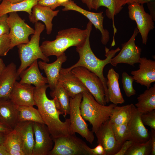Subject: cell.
I'll list each match as a JSON object with an SVG mask.
<instances>
[{
	"label": "cell",
	"mask_w": 155,
	"mask_h": 155,
	"mask_svg": "<svg viewBox=\"0 0 155 155\" xmlns=\"http://www.w3.org/2000/svg\"><path fill=\"white\" fill-rule=\"evenodd\" d=\"M35 87L32 85L21 84L16 81L10 95V99L16 105H36L34 99Z\"/></svg>",
	"instance_id": "cell-17"
},
{
	"label": "cell",
	"mask_w": 155,
	"mask_h": 155,
	"mask_svg": "<svg viewBox=\"0 0 155 155\" xmlns=\"http://www.w3.org/2000/svg\"><path fill=\"white\" fill-rule=\"evenodd\" d=\"M147 5L150 12V15L152 16L154 21H155V1L148 2Z\"/></svg>",
	"instance_id": "cell-43"
},
{
	"label": "cell",
	"mask_w": 155,
	"mask_h": 155,
	"mask_svg": "<svg viewBox=\"0 0 155 155\" xmlns=\"http://www.w3.org/2000/svg\"><path fill=\"white\" fill-rule=\"evenodd\" d=\"M38 4L48 7L53 10L57 7L61 6L58 0H39Z\"/></svg>",
	"instance_id": "cell-39"
},
{
	"label": "cell",
	"mask_w": 155,
	"mask_h": 155,
	"mask_svg": "<svg viewBox=\"0 0 155 155\" xmlns=\"http://www.w3.org/2000/svg\"><path fill=\"white\" fill-rule=\"evenodd\" d=\"M50 94L54 99L58 111L65 118L67 115H69L70 110V97L68 94L58 82L55 87L50 92Z\"/></svg>",
	"instance_id": "cell-27"
},
{
	"label": "cell",
	"mask_w": 155,
	"mask_h": 155,
	"mask_svg": "<svg viewBox=\"0 0 155 155\" xmlns=\"http://www.w3.org/2000/svg\"><path fill=\"white\" fill-rule=\"evenodd\" d=\"M3 59L0 58V75L6 67Z\"/></svg>",
	"instance_id": "cell-49"
},
{
	"label": "cell",
	"mask_w": 155,
	"mask_h": 155,
	"mask_svg": "<svg viewBox=\"0 0 155 155\" xmlns=\"http://www.w3.org/2000/svg\"><path fill=\"white\" fill-rule=\"evenodd\" d=\"M154 0H125V4L128 5L134 3H137L141 4L154 1Z\"/></svg>",
	"instance_id": "cell-44"
},
{
	"label": "cell",
	"mask_w": 155,
	"mask_h": 155,
	"mask_svg": "<svg viewBox=\"0 0 155 155\" xmlns=\"http://www.w3.org/2000/svg\"><path fill=\"white\" fill-rule=\"evenodd\" d=\"M33 129L35 140L32 155H48L53 143L47 126L44 123L33 122Z\"/></svg>",
	"instance_id": "cell-13"
},
{
	"label": "cell",
	"mask_w": 155,
	"mask_h": 155,
	"mask_svg": "<svg viewBox=\"0 0 155 155\" xmlns=\"http://www.w3.org/2000/svg\"><path fill=\"white\" fill-rule=\"evenodd\" d=\"M61 6L64 7L62 9L63 11L73 10L85 16L96 28L100 32L101 34V40L102 44L105 45L107 43L110 39L109 32L103 27L104 17L102 15L103 12L96 13L86 10L78 5L73 1L71 0L62 4Z\"/></svg>",
	"instance_id": "cell-12"
},
{
	"label": "cell",
	"mask_w": 155,
	"mask_h": 155,
	"mask_svg": "<svg viewBox=\"0 0 155 155\" xmlns=\"http://www.w3.org/2000/svg\"><path fill=\"white\" fill-rule=\"evenodd\" d=\"M133 104L118 106L113 108L109 120L112 124L120 125L127 124L132 115Z\"/></svg>",
	"instance_id": "cell-31"
},
{
	"label": "cell",
	"mask_w": 155,
	"mask_h": 155,
	"mask_svg": "<svg viewBox=\"0 0 155 155\" xmlns=\"http://www.w3.org/2000/svg\"><path fill=\"white\" fill-rule=\"evenodd\" d=\"M141 114L133 104L131 116L127 124L129 133L128 140L132 141L133 143L145 142L150 137V132L142 121Z\"/></svg>",
	"instance_id": "cell-14"
},
{
	"label": "cell",
	"mask_w": 155,
	"mask_h": 155,
	"mask_svg": "<svg viewBox=\"0 0 155 155\" xmlns=\"http://www.w3.org/2000/svg\"><path fill=\"white\" fill-rule=\"evenodd\" d=\"M93 1V0H81L82 2L86 5L90 10L93 9L92 5Z\"/></svg>",
	"instance_id": "cell-46"
},
{
	"label": "cell",
	"mask_w": 155,
	"mask_h": 155,
	"mask_svg": "<svg viewBox=\"0 0 155 155\" xmlns=\"http://www.w3.org/2000/svg\"><path fill=\"white\" fill-rule=\"evenodd\" d=\"M37 60H36L29 66L19 74L21 78L20 83L33 84L35 87H39L48 83L46 78L43 76L38 68Z\"/></svg>",
	"instance_id": "cell-24"
},
{
	"label": "cell",
	"mask_w": 155,
	"mask_h": 155,
	"mask_svg": "<svg viewBox=\"0 0 155 155\" xmlns=\"http://www.w3.org/2000/svg\"><path fill=\"white\" fill-rule=\"evenodd\" d=\"M92 155H106L105 152L102 146L100 144L95 148L91 149Z\"/></svg>",
	"instance_id": "cell-41"
},
{
	"label": "cell",
	"mask_w": 155,
	"mask_h": 155,
	"mask_svg": "<svg viewBox=\"0 0 155 155\" xmlns=\"http://www.w3.org/2000/svg\"><path fill=\"white\" fill-rule=\"evenodd\" d=\"M7 134L0 132V145H3Z\"/></svg>",
	"instance_id": "cell-47"
},
{
	"label": "cell",
	"mask_w": 155,
	"mask_h": 155,
	"mask_svg": "<svg viewBox=\"0 0 155 155\" xmlns=\"http://www.w3.org/2000/svg\"><path fill=\"white\" fill-rule=\"evenodd\" d=\"M137 99V102L135 106L141 113L155 110V84L146 90Z\"/></svg>",
	"instance_id": "cell-28"
},
{
	"label": "cell",
	"mask_w": 155,
	"mask_h": 155,
	"mask_svg": "<svg viewBox=\"0 0 155 155\" xmlns=\"http://www.w3.org/2000/svg\"><path fill=\"white\" fill-rule=\"evenodd\" d=\"M58 82L70 97L73 98L78 94L89 91L81 81L71 71H60Z\"/></svg>",
	"instance_id": "cell-21"
},
{
	"label": "cell",
	"mask_w": 155,
	"mask_h": 155,
	"mask_svg": "<svg viewBox=\"0 0 155 155\" xmlns=\"http://www.w3.org/2000/svg\"><path fill=\"white\" fill-rule=\"evenodd\" d=\"M0 122H1L0 121ZM1 123H2V122H1Z\"/></svg>",
	"instance_id": "cell-52"
},
{
	"label": "cell",
	"mask_w": 155,
	"mask_h": 155,
	"mask_svg": "<svg viewBox=\"0 0 155 155\" xmlns=\"http://www.w3.org/2000/svg\"><path fill=\"white\" fill-rule=\"evenodd\" d=\"M82 98V93L70 98L69 133L73 134L77 133L92 144L94 140V132L88 128V125L80 112V106Z\"/></svg>",
	"instance_id": "cell-7"
},
{
	"label": "cell",
	"mask_w": 155,
	"mask_h": 155,
	"mask_svg": "<svg viewBox=\"0 0 155 155\" xmlns=\"http://www.w3.org/2000/svg\"><path fill=\"white\" fill-rule=\"evenodd\" d=\"M48 87L46 84L35 87L34 97L36 106L52 138L68 135L69 134L70 119H65L64 122L60 120L59 115L61 114L58 110L54 99H49L46 95Z\"/></svg>",
	"instance_id": "cell-1"
},
{
	"label": "cell",
	"mask_w": 155,
	"mask_h": 155,
	"mask_svg": "<svg viewBox=\"0 0 155 155\" xmlns=\"http://www.w3.org/2000/svg\"><path fill=\"white\" fill-rule=\"evenodd\" d=\"M18 122L31 121L44 123L38 110L33 106H18Z\"/></svg>",
	"instance_id": "cell-32"
},
{
	"label": "cell",
	"mask_w": 155,
	"mask_h": 155,
	"mask_svg": "<svg viewBox=\"0 0 155 155\" xmlns=\"http://www.w3.org/2000/svg\"><path fill=\"white\" fill-rule=\"evenodd\" d=\"M122 76L123 87L126 95L130 97L135 94L136 91L133 86V82L134 81L133 76H130L125 71L123 72Z\"/></svg>",
	"instance_id": "cell-35"
},
{
	"label": "cell",
	"mask_w": 155,
	"mask_h": 155,
	"mask_svg": "<svg viewBox=\"0 0 155 155\" xmlns=\"http://www.w3.org/2000/svg\"><path fill=\"white\" fill-rule=\"evenodd\" d=\"M112 124V130L116 141L121 146L127 140H128L129 133L127 124L120 125Z\"/></svg>",
	"instance_id": "cell-34"
},
{
	"label": "cell",
	"mask_w": 155,
	"mask_h": 155,
	"mask_svg": "<svg viewBox=\"0 0 155 155\" xmlns=\"http://www.w3.org/2000/svg\"><path fill=\"white\" fill-rule=\"evenodd\" d=\"M19 76L16 64L11 62L0 75V100L10 99L14 84Z\"/></svg>",
	"instance_id": "cell-18"
},
{
	"label": "cell",
	"mask_w": 155,
	"mask_h": 155,
	"mask_svg": "<svg viewBox=\"0 0 155 155\" xmlns=\"http://www.w3.org/2000/svg\"><path fill=\"white\" fill-rule=\"evenodd\" d=\"M94 133L97 144L102 146L106 155H115L120 150L121 146L115 140L109 119L104 123Z\"/></svg>",
	"instance_id": "cell-15"
},
{
	"label": "cell",
	"mask_w": 155,
	"mask_h": 155,
	"mask_svg": "<svg viewBox=\"0 0 155 155\" xmlns=\"http://www.w3.org/2000/svg\"><path fill=\"white\" fill-rule=\"evenodd\" d=\"M0 155H9L3 145H0Z\"/></svg>",
	"instance_id": "cell-48"
},
{
	"label": "cell",
	"mask_w": 155,
	"mask_h": 155,
	"mask_svg": "<svg viewBox=\"0 0 155 155\" xmlns=\"http://www.w3.org/2000/svg\"><path fill=\"white\" fill-rule=\"evenodd\" d=\"M13 130L3 123L0 122V132L8 134Z\"/></svg>",
	"instance_id": "cell-45"
},
{
	"label": "cell",
	"mask_w": 155,
	"mask_h": 155,
	"mask_svg": "<svg viewBox=\"0 0 155 155\" xmlns=\"http://www.w3.org/2000/svg\"><path fill=\"white\" fill-rule=\"evenodd\" d=\"M119 74L111 68L107 75L106 86L110 102L115 104H122L125 100L121 92L119 83Z\"/></svg>",
	"instance_id": "cell-26"
},
{
	"label": "cell",
	"mask_w": 155,
	"mask_h": 155,
	"mask_svg": "<svg viewBox=\"0 0 155 155\" xmlns=\"http://www.w3.org/2000/svg\"><path fill=\"white\" fill-rule=\"evenodd\" d=\"M128 9L129 18L136 22L137 28L142 37V43L146 44L149 32L154 28L152 16L145 11L143 4L137 3L129 4Z\"/></svg>",
	"instance_id": "cell-10"
},
{
	"label": "cell",
	"mask_w": 155,
	"mask_h": 155,
	"mask_svg": "<svg viewBox=\"0 0 155 155\" xmlns=\"http://www.w3.org/2000/svg\"><path fill=\"white\" fill-rule=\"evenodd\" d=\"M89 26V22L85 30L72 28L59 31L55 40H45L42 43L40 46L42 52L47 57L52 55L57 57L71 46H81L86 38Z\"/></svg>",
	"instance_id": "cell-3"
},
{
	"label": "cell",
	"mask_w": 155,
	"mask_h": 155,
	"mask_svg": "<svg viewBox=\"0 0 155 155\" xmlns=\"http://www.w3.org/2000/svg\"><path fill=\"white\" fill-rule=\"evenodd\" d=\"M33 122L31 121L18 122L14 129L18 131L21 135L25 155L32 154L34 144Z\"/></svg>",
	"instance_id": "cell-25"
},
{
	"label": "cell",
	"mask_w": 155,
	"mask_h": 155,
	"mask_svg": "<svg viewBox=\"0 0 155 155\" xmlns=\"http://www.w3.org/2000/svg\"><path fill=\"white\" fill-rule=\"evenodd\" d=\"M59 10H54L50 7L41 5L38 4L33 7L30 15H29L30 21L35 23L40 20L43 22L46 26V33L51 34L53 24L52 21L53 18L57 16Z\"/></svg>",
	"instance_id": "cell-20"
},
{
	"label": "cell",
	"mask_w": 155,
	"mask_h": 155,
	"mask_svg": "<svg viewBox=\"0 0 155 155\" xmlns=\"http://www.w3.org/2000/svg\"><path fill=\"white\" fill-rule=\"evenodd\" d=\"M7 22L9 28L11 49L16 46L29 42V37L34 34V29L22 19L16 12L9 13Z\"/></svg>",
	"instance_id": "cell-9"
},
{
	"label": "cell",
	"mask_w": 155,
	"mask_h": 155,
	"mask_svg": "<svg viewBox=\"0 0 155 155\" xmlns=\"http://www.w3.org/2000/svg\"><path fill=\"white\" fill-rule=\"evenodd\" d=\"M3 145L9 155H25L21 135L15 129L7 134Z\"/></svg>",
	"instance_id": "cell-30"
},
{
	"label": "cell",
	"mask_w": 155,
	"mask_h": 155,
	"mask_svg": "<svg viewBox=\"0 0 155 155\" xmlns=\"http://www.w3.org/2000/svg\"><path fill=\"white\" fill-rule=\"evenodd\" d=\"M141 118L143 124L155 130V110L142 114Z\"/></svg>",
	"instance_id": "cell-37"
},
{
	"label": "cell",
	"mask_w": 155,
	"mask_h": 155,
	"mask_svg": "<svg viewBox=\"0 0 155 155\" xmlns=\"http://www.w3.org/2000/svg\"><path fill=\"white\" fill-rule=\"evenodd\" d=\"M39 0H26L12 4L8 0H3L0 4V16L11 12L23 11L31 14L33 7L38 3Z\"/></svg>",
	"instance_id": "cell-29"
},
{
	"label": "cell",
	"mask_w": 155,
	"mask_h": 155,
	"mask_svg": "<svg viewBox=\"0 0 155 155\" xmlns=\"http://www.w3.org/2000/svg\"><path fill=\"white\" fill-rule=\"evenodd\" d=\"M8 17L7 14L0 16V36L9 33V28L7 22Z\"/></svg>",
	"instance_id": "cell-38"
},
{
	"label": "cell",
	"mask_w": 155,
	"mask_h": 155,
	"mask_svg": "<svg viewBox=\"0 0 155 155\" xmlns=\"http://www.w3.org/2000/svg\"><path fill=\"white\" fill-rule=\"evenodd\" d=\"M152 150L151 139L142 143H133L125 155H149Z\"/></svg>",
	"instance_id": "cell-33"
},
{
	"label": "cell",
	"mask_w": 155,
	"mask_h": 155,
	"mask_svg": "<svg viewBox=\"0 0 155 155\" xmlns=\"http://www.w3.org/2000/svg\"><path fill=\"white\" fill-rule=\"evenodd\" d=\"M150 138L152 146L151 152L150 155H155V130L151 129V131L150 132Z\"/></svg>",
	"instance_id": "cell-42"
},
{
	"label": "cell",
	"mask_w": 155,
	"mask_h": 155,
	"mask_svg": "<svg viewBox=\"0 0 155 155\" xmlns=\"http://www.w3.org/2000/svg\"><path fill=\"white\" fill-rule=\"evenodd\" d=\"M57 57V60L51 63H48L41 61L38 62L39 67L45 72L48 80L49 87L51 90L56 86L62 68V65L67 59L65 53Z\"/></svg>",
	"instance_id": "cell-19"
},
{
	"label": "cell",
	"mask_w": 155,
	"mask_h": 155,
	"mask_svg": "<svg viewBox=\"0 0 155 155\" xmlns=\"http://www.w3.org/2000/svg\"><path fill=\"white\" fill-rule=\"evenodd\" d=\"M133 143L131 140H127L122 145L119 151L115 155H125Z\"/></svg>",
	"instance_id": "cell-40"
},
{
	"label": "cell",
	"mask_w": 155,
	"mask_h": 155,
	"mask_svg": "<svg viewBox=\"0 0 155 155\" xmlns=\"http://www.w3.org/2000/svg\"><path fill=\"white\" fill-rule=\"evenodd\" d=\"M18 106L10 99L0 100V121L12 130L18 122Z\"/></svg>",
	"instance_id": "cell-22"
},
{
	"label": "cell",
	"mask_w": 155,
	"mask_h": 155,
	"mask_svg": "<svg viewBox=\"0 0 155 155\" xmlns=\"http://www.w3.org/2000/svg\"><path fill=\"white\" fill-rule=\"evenodd\" d=\"M139 63V69L132 71L131 73L137 83L149 88L151 84L155 82V61L140 57Z\"/></svg>",
	"instance_id": "cell-16"
},
{
	"label": "cell",
	"mask_w": 155,
	"mask_h": 155,
	"mask_svg": "<svg viewBox=\"0 0 155 155\" xmlns=\"http://www.w3.org/2000/svg\"><path fill=\"white\" fill-rule=\"evenodd\" d=\"M35 32L32 34L31 38L28 43L20 44L17 46L21 64L17 69L19 74L29 66L36 60L42 59L45 62L49 61L48 57H46L42 52L39 45L40 35L45 28V26L41 22L35 23Z\"/></svg>",
	"instance_id": "cell-5"
},
{
	"label": "cell",
	"mask_w": 155,
	"mask_h": 155,
	"mask_svg": "<svg viewBox=\"0 0 155 155\" xmlns=\"http://www.w3.org/2000/svg\"><path fill=\"white\" fill-rule=\"evenodd\" d=\"M92 24L89 21V26L87 36L83 44L76 47V51L78 53L79 59L77 63L67 68H62L61 72H66L71 71L74 67L81 66L86 68L96 74L100 79L103 84L104 89L105 98L107 103L110 101L108 98V90L106 86L107 79L104 77L103 74L105 66L109 63L111 64V59L116 54L120 51L118 47L115 49L110 50L105 47V56L106 58L101 60L97 58L93 53L90 47V37L92 29Z\"/></svg>",
	"instance_id": "cell-2"
},
{
	"label": "cell",
	"mask_w": 155,
	"mask_h": 155,
	"mask_svg": "<svg viewBox=\"0 0 155 155\" xmlns=\"http://www.w3.org/2000/svg\"><path fill=\"white\" fill-rule=\"evenodd\" d=\"M52 139L54 145L48 155H92L91 148L75 134Z\"/></svg>",
	"instance_id": "cell-6"
},
{
	"label": "cell",
	"mask_w": 155,
	"mask_h": 155,
	"mask_svg": "<svg viewBox=\"0 0 155 155\" xmlns=\"http://www.w3.org/2000/svg\"><path fill=\"white\" fill-rule=\"evenodd\" d=\"M11 49V40L9 34L0 36V56H6Z\"/></svg>",
	"instance_id": "cell-36"
},
{
	"label": "cell",
	"mask_w": 155,
	"mask_h": 155,
	"mask_svg": "<svg viewBox=\"0 0 155 155\" xmlns=\"http://www.w3.org/2000/svg\"><path fill=\"white\" fill-rule=\"evenodd\" d=\"M71 71L81 81L98 103L106 105L104 87L96 74L81 66L74 67Z\"/></svg>",
	"instance_id": "cell-8"
},
{
	"label": "cell",
	"mask_w": 155,
	"mask_h": 155,
	"mask_svg": "<svg viewBox=\"0 0 155 155\" xmlns=\"http://www.w3.org/2000/svg\"><path fill=\"white\" fill-rule=\"evenodd\" d=\"M69 0H58V2L61 4V5L64 3L67 2Z\"/></svg>",
	"instance_id": "cell-51"
},
{
	"label": "cell",
	"mask_w": 155,
	"mask_h": 155,
	"mask_svg": "<svg viewBox=\"0 0 155 155\" xmlns=\"http://www.w3.org/2000/svg\"><path fill=\"white\" fill-rule=\"evenodd\" d=\"M12 4L17 3L26 0H8Z\"/></svg>",
	"instance_id": "cell-50"
},
{
	"label": "cell",
	"mask_w": 155,
	"mask_h": 155,
	"mask_svg": "<svg viewBox=\"0 0 155 155\" xmlns=\"http://www.w3.org/2000/svg\"><path fill=\"white\" fill-rule=\"evenodd\" d=\"M125 0H93L92 5L93 9L97 10L100 7L104 6L107 9L106 11V16L112 21L113 30V36L111 46L115 45V37L117 32V29L114 23L115 16L119 13L125 5Z\"/></svg>",
	"instance_id": "cell-23"
},
{
	"label": "cell",
	"mask_w": 155,
	"mask_h": 155,
	"mask_svg": "<svg viewBox=\"0 0 155 155\" xmlns=\"http://www.w3.org/2000/svg\"><path fill=\"white\" fill-rule=\"evenodd\" d=\"M82 95L80 106L81 113L84 119L92 125V131L95 133L109 119L114 108L117 104L101 105L96 101L89 91L84 92Z\"/></svg>",
	"instance_id": "cell-4"
},
{
	"label": "cell",
	"mask_w": 155,
	"mask_h": 155,
	"mask_svg": "<svg viewBox=\"0 0 155 155\" xmlns=\"http://www.w3.org/2000/svg\"><path fill=\"white\" fill-rule=\"evenodd\" d=\"M139 33L137 28H135L133 34L127 42L121 44V49L118 55L111 60V64L116 67L120 63H124L134 66L139 63L142 49L135 44V38Z\"/></svg>",
	"instance_id": "cell-11"
}]
</instances>
